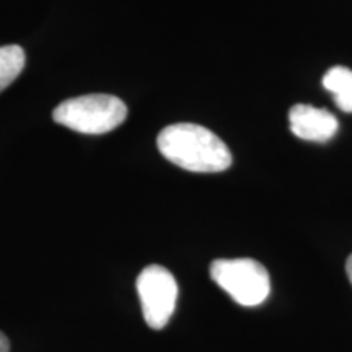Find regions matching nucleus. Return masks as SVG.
I'll use <instances>...</instances> for the list:
<instances>
[{
	"mask_svg": "<svg viewBox=\"0 0 352 352\" xmlns=\"http://www.w3.org/2000/svg\"><path fill=\"white\" fill-rule=\"evenodd\" d=\"M25 51L16 44L0 47V91H3L25 69Z\"/></svg>",
	"mask_w": 352,
	"mask_h": 352,
	"instance_id": "nucleus-7",
	"label": "nucleus"
},
{
	"mask_svg": "<svg viewBox=\"0 0 352 352\" xmlns=\"http://www.w3.org/2000/svg\"><path fill=\"white\" fill-rule=\"evenodd\" d=\"M10 351V342H8V338L0 331V352H8Z\"/></svg>",
	"mask_w": 352,
	"mask_h": 352,
	"instance_id": "nucleus-8",
	"label": "nucleus"
},
{
	"mask_svg": "<svg viewBox=\"0 0 352 352\" xmlns=\"http://www.w3.org/2000/svg\"><path fill=\"white\" fill-rule=\"evenodd\" d=\"M323 87L333 95L336 107L344 113H352V70L342 65L331 67L324 74Z\"/></svg>",
	"mask_w": 352,
	"mask_h": 352,
	"instance_id": "nucleus-6",
	"label": "nucleus"
},
{
	"mask_svg": "<svg viewBox=\"0 0 352 352\" xmlns=\"http://www.w3.org/2000/svg\"><path fill=\"white\" fill-rule=\"evenodd\" d=\"M135 285L148 327L152 329L165 328L178 300V284L175 276L166 267L152 264L142 270Z\"/></svg>",
	"mask_w": 352,
	"mask_h": 352,
	"instance_id": "nucleus-4",
	"label": "nucleus"
},
{
	"mask_svg": "<svg viewBox=\"0 0 352 352\" xmlns=\"http://www.w3.org/2000/svg\"><path fill=\"white\" fill-rule=\"evenodd\" d=\"M157 145L166 160L195 173H219L232 165V153L226 142L199 124L166 126L158 134Z\"/></svg>",
	"mask_w": 352,
	"mask_h": 352,
	"instance_id": "nucleus-1",
	"label": "nucleus"
},
{
	"mask_svg": "<svg viewBox=\"0 0 352 352\" xmlns=\"http://www.w3.org/2000/svg\"><path fill=\"white\" fill-rule=\"evenodd\" d=\"M210 277L243 307L261 305L271 292L270 272L252 258L215 259L210 264Z\"/></svg>",
	"mask_w": 352,
	"mask_h": 352,
	"instance_id": "nucleus-3",
	"label": "nucleus"
},
{
	"mask_svg": "<svg viewBox=\"0 0 352 352\" xmlns=\"http://www.w3.org/2000/svg\"><path fill=\"white\" fill-rule=\"evenodd\" d=\"M346 272H347V277H349V280L352 284V254L347 258V261H346Z\"/></svg>",
	"mask_w": 352,
	"mask_h": 352,
	"instance_id": "nucleus-9",
	"label": "nucleus"
},
{
	"mask_svg": "<svg viewBox=\"0 0 352 352\" xmlns=\"http://www.w3.org/2000/svg\"><path fill=\"white\" fill-rule=\"evenodd\" d=\"M57 124L80 134H107L127 118V107L113 95H83L65 100L52 113Z\"/></svg>",
	"mask_w": 352,
	"mask_h": 352,
	"instance_id": "nucleus-2",
	"label": "nucleus"
},
{
	"mask_svg": "<svg viewBox=\"0 0 352 352\" xmlns=\"http://www.w3.org/2000/svg\"><path fill=\"white\" fill-rule=\"evenodd\" d=\"M289 124L294 135L310 142H327L340 129V122L333 113L311 104H296L290 108Z\"/></svg>",
	"mask_w": 352,
	"mask_h": 352,
	"instance_id": "nucleus-5",
	"label": "nucleus"
}]
</instances>
